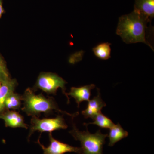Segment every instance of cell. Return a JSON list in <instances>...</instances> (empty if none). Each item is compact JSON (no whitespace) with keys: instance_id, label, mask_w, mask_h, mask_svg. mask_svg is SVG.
<instances>
[{"instance_id":"cell-1","label":"cell","mask_w":154,"mask_h":154,"mask_svg":"<svg viewBox=\"0 0 154 154\" xmlns=\"http://www.w3.org/2000/svg\"><path fill=\"white\" fill-rule=\"evenodd\" d=\"M149 19L134 10L131 13L119 18L116 34L127 44L143 42L152 49L153 47L146 39V31Z\"/></svg>"},{"instance_id":"cell-2","label":"cell","mask_w":154,"mask_h":154,"mask_svg":"<svg viewBox=\"0 0 154 154\" xmlns=\"http://www.w3.org/2000/svg\"><path fill=\"white\" fill-rule=\"evenodd\" d=\"M24 107L22 111L29 116L39 117L41 113L49 115L53 113L54 110L63 114H66L71 117H75L79 115V112L70 114L65 111H62L58 107L57 103L52 97L46 98L42 94L36 95L32 89L27 88L22 96Z\"/></svg>"},{"instance_id":"cell-3","label":"cell","mask_w":154,"mask_h":154,"mask_svg":"<svg viewBox=\"0 0 154 154\" xmlns=\"http://www.w3.org/2000/svg\"><path fill=\"white\" fill-rule=\"evenodd\" d=\"M69 133L75 140L79 141L82 146L81 154H103V145L107 134H103L99 129L95 134H91L87 130L80 131L73 124V128Z\"/></svg>"},{"instance_id":"cell-4","label":"cell","mask_w":154,"mask_h":154,"mask_svg":"<svg viewBox=\"0 0 154 154\" xmlns=\"http://www.w3.org/2000/svg\"><path fill=\"white\" fill-rule=\"evenodd\" d=\"M66 82L61 77L51 72H41L37 78L35 88L38 89L48 94L55 95L59 88L62 90L63 93L67 98L68 103L69 98L66 93L65 85Z\"/></svg>"},{"instance_id":"cell-5","label":"cell","mask_w":154,"mask_h":154,"mask_svg":"<svg viewBox=\"0 0 154 154\" xmlns=\"http://www.w3.org/2000/svg\"><path fill=\"white\" fill-rule=\"evenodd\" d=\"M31 125L28 136V140L34 132L38 131L42 133L48 132L49 133L60 129H66L68 125L62 116L58 115L54 118H44L40 119L36 116L32 117Z\"/></svg>"},{"instance_id":"cell-6","label":"cell","mask_w":154,"mask_h":154,"mask_svg":"<svg viewBox=\"0 0 154 154\" xmlns=\"http://www.w3.org/2000/svg\"><path fill=\"white\" fill-rule=\"evenodd\" d=\"M50 141L49 145L45 147L40 142L39 138L37 143L39 144L43 151V154H64L67 152H75L78 154L82 153V148L72 146L63 143L53 137L51 133L48 134Z\"/></svg>"},{"instance_id":"cell-7","label":"cell","mask_w":154,"mask_h":154,"mask_svg":"<svg viewBox=\"0 0 154 154\" xmlns=\"http://www.w3.org/2000/svg\"><path fill=\"white\" fill-rule=\"evenodd\" d=\"M0 119L5 122L6 127L28 129V125L24 121L23 116L14 110H7L0 114Z\"/></svg>"},{"instance_id":"cell-8","label":"cell","mask_w":154,"mask_h":154,"mask_svg":"<svg viewBox=\"0 0 154 154\" xmlns=\"http://www.w3.org/2000/svg\"><path fill=\"white\" fill-rule=\"evenodd\" d=\"M98 90V95L91 100H89L87 108L82 111V114L85 118H91L94 119L96 116L101 112L102 108L106 106V104L101 98L99 90Z\"/></svg>"},{"instance_id":"cell-9","label":"cell","mask_w":154,"mask_h":154,"mask_svg":"<svg viewBox=\"0 0 154 154\" xmlns=\"http://www.w3.org/2000/svg\"><path fill=\"white\" fill-rule=\"evenodd\" d=\"M95 88V85L91 84L80 87L75 88L72 87L71 88L69 93L67 94L68 96H70L71 97L74 98L78 107H79V105L81 102L83 101H89L91 95V91Z\"/></svg>"},{"instance_id":"cell-10","label":"cell","mask_w":154,"mask_h":154,"mask_svg":"<svg viewBox=\"0 0 154 154\" xmlns=\"http://www.w3.org/2000/svg\"><path fill=\"white\" fill-rule=\"evenodd\" d=\"M17 82L15 79H8L2 82L0 88V114L5 110V102L8 96L15 91Z\"/></svg>"},{"instance_id":"cell-11","label":"cell","mask_w":154,"mask_h":154,"mask_svg":"<svg viewBox=\"0 0 154 154\" xmlns=\"http://www.w3.org/2000/svg\"><path fill=\"white\" fill-rule=\"evenodd\" d=\"M134 10L151 21L154 17V0H135Z\"/></svg>"},{"instance_id":"cell-12","label":"cell","mask_w":154,"mask_h":154,"mask_svg":"<svg viewBox=\"0 0 154 154\" xmlns=\"http://www.w3.org/2000/svg\"><path fill=\"white\" fill-rule=\"evenodd\" d=\"M110 129L109 134H107L109 139V146H113L116 143L128 135V133L123 129L119 123L114 124Z\"/></svg>"},{"instance_id":"cell-13","label":"cell","mask_w":154,"mask_h":154,"mask_svg":"<svg viewBox=\"0 0 154 154\" xmlns=\"http://www.w3.org/2000/svg\"><path fill=\"white\" fill-rule=\"evenodd\" d=\"M22 96L14 92L8 96L5 102V108L7 110L19 109L22 104Z\"/></svg>"},{"instance_id":"cell-14","label":"cell","mask_w":154,"mask_h":154,"mask_svg":"<svg viewBox=\"0 0 154 154\" xmlns=\"http://www.w3.org/2000/svg\"><path fill=\"white\" fill-rule=\"evenodd\" d=\"M110 43H101L93 49L94 54L97 57L102 60H107L110 58Z\"/></svg>"},{"instance_id":"cell-15","label":"cell","mask_w":154,"mask_h":154,"mask_svg":"<svg viewBox=\"0 0 154 154\" xmlns=\"http://www.w3.org/2000/svg\"><path fill=\"white\" fill-rule=\"evenodd\" d=\"M94 119L95 120L94 122L89 123H85L84 125L87 126L88 125L94 124L98 125L101 128L109 129L114 125L112 120L105 115H103L102 112H100L96 116Z\"/></svg>"},{"instance_id":"cell-16","label":"cell","mask_w":154,"mask_h":154,"mask_svg":"<svg viewBox=\"0 0 154 154\" xmlns=\"http://www.w3.org/2000/svg\"><path fill=\"white\" fill-rule=\"evenodd\" d=\"M8 72H6L0 69V82H1L9 79Z\"/></svg>"},{"instance_id":"cell-17","label":"cell","mask_w":154,"mask_h":154,"mask_svg":"<svg viewBox=\"0 0 154 154\" xmlns=\"http://www.w3.org/2000/svg\"><path fill=\"white\" fill-rule=\"evenodd\" d=\"M0 69L6 72H8L7 67H6L5 63L3 59L1 57V56H0Z\"/></svg>"},{"instance_id":"cell-18","label":"cell","mask_w":154,"mask_h":154,"mask_svg":"<svg viewBox=\"0 0 154 154\" xmlns=\"http://www.w3.org/2000/svg\"><path fill=\"white\" fill-rule=\"evenodd\" d=\"M3 12H4V10L3 8L2 2V0H0V18L2 17Z\"/></svg>"},{"instance_id":"cell-19","label":"cell","mask_w":154,"mask_h":154,"mask_svg":"<svg viewBox=\"0 0 154 154\" xmlns=\"http://www.w3.org/2000/svg\"><path fill=\"white\" fill-rule=\"evenodd\" d=\"M1 85H2V82H0V88H1Z\"/></svg>"}]
</instances>
